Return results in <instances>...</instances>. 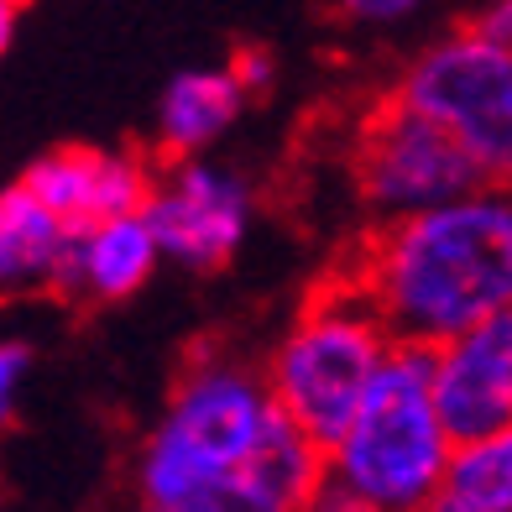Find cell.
<instances>
[{"label": "cell", "mask_w": 512, "mask_h": 512, "mask_svg": "<svg viewBox=\"0 0 512 512\" xmlns=\"http://www.w3.org/2000/svg\"><path fill=\"white\" fill-rule=\"evenodd\" d=\"M356 293L392 345H429L507 314L512 298V204L497 189L382 225L366 246Z\"/></svg>", "instance_id": "cell-1"}, {"label": "cell", "mask_w": 512, "mask_h": 512, "mask_svg": "<svg viewBox=\"0 0 512 512\" xmlns=\"http://www.w3.org/2000/svg\"><path fill=\"white\" fill-rule=\"evenodd\" d=\"M272 418V392L262 366H251L230 351H199L168 398V413L147 434L136 481L147 507H168L204 492L215 481H230L251 460Z\"/></svg>", "instance_id": "cell-2"}, {"label": "cell", "mask_w": 512, "mask_h": 512, "mask_svg": "<svg viewBox=\"0 0 512 512\" xmlns=\"http://www.w3.org/2000/svg\"><path fill=\"white\" fill-rule=\"evenodd\" d=\"M429 345H392L324 471L377 512H424L439 497L450 439L429 408Z\"/></svg>", "instance_id": "cell-3"}, {"label": "cell", "mask_w": 512, "mask_h": 512, "mask_svg": "<svg viewBox=\"0 0 512 512\" xmlns=\"http://www.w3.org/2000/svg\"><path fill=\"white\" fill-rule=\"evenodd\" d=\"M387 351L392 340L382 330V319L371 314V304L356 288L345 283L319 288L288 324V335L277 340L272 361L262 366L272 408L319 455H330L345 424H351L361 392L387 361Z\"/></svg>", "instance_id": "cell-4"}, {"label": "cell", "mask_w": 512, "mask_h": 512, "mask_svg": "<svg viewBox=\"0 0 512 512\" xmlns=\"http://www.w3.org/2000/svg\"><path fill=\"white\" fill-rule=\"evenodd\" d=\"M392 100L418 121L445 131L450 142L481 168L486 183L507 178L512 162V53L481 42L471 27L450 32L445 42L418 58Z\"/></svg>", "instance_id": "cell-5"}, {"label": "cell", "mask_w": 512, "mask_h": 512, "mask_svg": "<svg viewBox=\"0 0 512 512\" xmlns=\"http://www.w3.org/2000/svg\"><path fill=\"white\" fill-rule=\"evenodd\" d=\"M356 183H361V199L387 220L429 215L439 204H455V199L492 189L481 178V168L445 131L418 121L392 95L371 110V121L356 142Z\"/></svg>", "instance_id": "cell-6"}, {"label": "cell", "mask_w": 512, "mask_h": 512, "mask_svg": "<svg viewBox=\"0 0 512 512\" xmlns=\"http://www.w3.org/2000/svg\"><path fill=\"white\" fill-rule=\"evenodd\" d=\"M142 220L157 241V256H173V262L194 272H209V267H225L236 256V246L246 241L251 194L230 168L194 157L152 183Z\"/></svg>", "instance_id": "cell-7"}, {"label": "cell", "mask_w": 512, "mask_h": 512, "mask_svg": "<svg viewBox=\"0 0 512 512\" xmlns=\"http://www.w3.org/2000/svg\"><path fill=\"white\" fill-rule=\"evenodd\" d=\"M429 408L450 450L512 434V314L445 340L429 366Z\"/></svg>", "instance_id": "cell-8"}, {"label": "cell", "mask_w": 512, "mask_h": 512, "mask_svg": "<svg viewBox=\"0 0 512 512\" xmlns=\"http://www.w3.org/2000/svg\"><path fill=\"white\" fill-rule=\"evenodd\" d=\"M236 115H241V89L230 84L225 68H189L162 89L157 142L173 162H194V152H204Z\"/></svg>", "instance_id": "cell-9"}, {"label": "cell", "mask_w": 512, "mask_h": 512, "mask_svg": "<svg viewBox=\"0 0 512 512\" xmlns=\"http://www.w3.org/2000/svg\"><path fill=\"white\" fill-rule=\"evenodd\" d=\"M157 267V241L142 215L126 220H100L79 230V304H115L131 298Z\"/></svg>", "instance_id": "cell-10"}, {"label": "cell", "mask_w": 512, "mask_h": 512, "mask_svg": "<svg viewBox=\"0 0 512 512\" xmlns=\"http://www.w3.org/2000/svg\"><path fill=\"white\" fill-rule=\"evenodd\" d=\"M63 220H53L21 183L0 194V293H37L48 288L58 246H63Z\"/></svg>", "instance_id": "cell-11"}, {"label": "cell", "mask_w": 512, "mask_h": 512, "mask_svg": "<svg viewBox=\"0 0 512 512\" xmlns=\"http://www.w3.org/2000/svg\"><path fill=\"white\" fill-rule=\"evenodd\" d=\"M251 492H262L267 502H277V507H288V512H298L309 502V492L324 481V455L309 445L304 434H298L283 413L272 408V418H267V429H262V439H256V450H251V460L236 471Z\"/></svg>", "instance_id": "cell-12"}, {"label": "cell", "mask_w": 512, "mask_h": 512, "mask_svg": "<svg viewBox=\"0 0 512 512\" xmlns=\"http://www.w3.org/2000/svg\"><path fill=\"white\" fill-rule=\"evenodd\" d=\"M439 502L460 512H512V434L455 445L439 476Z\"/></svg>", "instance_id": "cell-13"}, {"label": "cell", "mask_w": 512, "mask_h": 512, "mask_svg": "<svg viewBox=\"0 0 512 512\" xmlns=\"http://www.w3.org/2000/svg\"><path fill=\"white\" fill-rule=\"evenodd\" d=\"M95 168L100 152L95 147H58L48 157H37L21 189H27L53 220L63 225H89V194H95Z\"/></svg>", "instance_id": "cell-14"}, {"label": "cell", "mask_w": 512, "mask_h": 512, "mask_svg": "<svg viewBox=\"0 0 512 512\" xmlns=\"http://www.w3.org/2000/svg\"><path fill=\"white\" fill-rule=\"evenodd\" d=\"M152 183H157V173L136 152H100L95 194H89V225L142 215L147 199H152Z\"/></svg>", "instance_id": "cell-15"}, {"label": "cell", "mask_w": 512, "mask_h": 512, "mask_svg": "<svg viewBox=\"0 0 512 512\" xmlns=\"http://www.w3.org/2000/svg\"><path fill=\"white\" fill-rule=\"evenodd\" d=\"M147 512H288V507L267 502L262 492H251V486H246L241 476H230V481H215V486H204V492L183 497V502L147 507Z\"/></svg>", "instance_id": "cell-16"}, {"label": "cell", "mask_w": 512, "mask_h": 512, "mask_svg": "<svg viewBox=\"0 0 512 512\" xmlns=\"http://www.w3.org/2000/svg\"><path fill=\"white\" fill-rule=\"evenodd\" d=\"M32 371V351L21 340H6L0 345V429H11L16 418V398H21V382Z\"/></svg>", "instance_id": "cell-17"}, {"label": "cell", "mask_w": 512, "mask_h": 512, "mask_svg": "<svg viewBox=\"0 0 512 512\" xmlns=\"http://www.w3.org/2000/svg\"><path fill=\"white\" fill-rule=\"evenodd\" d=\"M225 74H230V84H236V89H241V100H246V95H267L272 79H277V63H272L267 48H241L236 63H230Z\"/></svg>", "instance_id": "cell-18"}, {"label": "cell", "mask_w": 512, "mask_h": 512, "mask_svg": "<svg viewBox=\"0 0 512 512\" xmlns=\"http://www.w3.org/2000/svg\"><path fill=\"white\" fill-rule=\"evenodd\" d=\"M298 512H377V507H371V502H361V497L351 492V486H340L330 471H324V481L314 486V492H309V502L298 507Z\"/></svg>", "instance_id": "cell-19"}, {"label": "cell", "mask_w": 512, "mask_h": 512, "mask_svg": "<svg viewBox=\"0 0 512 512\" xmlns=\"http://www.w3.org/2000/svg\"><path fill=\"white\" fill-rule=\"evenodd\" d=\"M345 16H356V21H403V16H413V0H351Z\"/></svg>", "instance_id": "cell-20"}, {"label": "cell", "mask_w": 512, "mask_h": 512, "mask_svg": "<svg viewBox=\"0 0 512 512\" xmlns=\"http://www.w3.org/2000/svg\"><path fill=\"white\" fill-rule=\"evenodd\" d=\"M16 16H21V6H11V0H0V53L11 48V32H16Z\"/></svg>", "instance_id": "cell-21"}, {"label": "cell", "mask_w": 512, "mask_h": 512, "mask_svg": "<svg viewBox=\"0 0 512 512\" xmlns=\"http://www.w3.org/2000/svg\"><path fill=\"white\" fill-rule=\"evenodd\" d=\"M424 512H460V507H450V502H439V497H434V502H429Z\"/></svg>", "instance_id": "cell-22"}]
</instances>
